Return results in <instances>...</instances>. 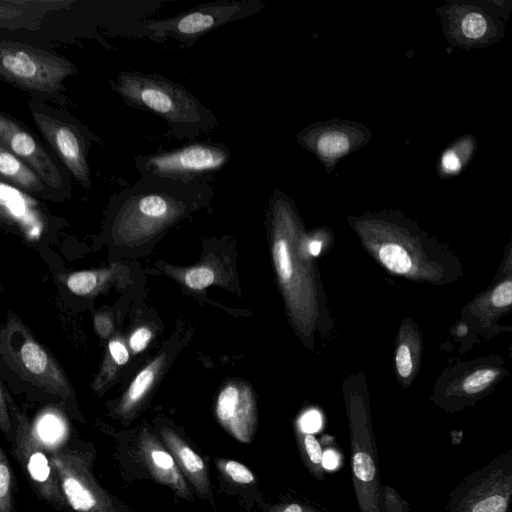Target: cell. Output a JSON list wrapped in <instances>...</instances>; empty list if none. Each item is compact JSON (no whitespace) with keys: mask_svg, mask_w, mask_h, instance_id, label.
Here are the masks:
<instances>
[{"mask_svg":"<svg viewBox=\"0 0 512 512\" xmlns=\"http://www.w3.org/2000/svg\"><path fill=\"white\" fill-rule=\"evenodd\" d=\"M110 85L127 105L166 121L180 139L194 138L215 123L211 112L185 87L161 75L124 71L111 79Z\"/></svg>","mask_w":512,"mask_h":512,"instance_id":"6da1fadb","label":"cell"},{"mask_svg":"<svg viewBox=\"0 0 512 512\" xmlns=\"http://www.w3.org/2000/svg\"><path fill=\"white\" fill-rule=\"evenodd\" d=\"M197 184L143 176L122 202L117 229L125 235H144L171 224L186 213Z\"/></svg>","mask_w":512,"mask_h":512,"instance_id":"7a4b0ae2","label":"cell"},{"mask_svg":"<svg viewBox=\"0 0 512 512\" xmlns=\"http://www.w3.org/2000/svg\"><path fill=\"white\" fill-rule=\"evenodd\" d=\"M77 73L68 59L50 51L21 42L0 43V77L37 100L56 97L64 80Z\"/></svg>","mask_w":512,"mask_h":512,"instance_id":"3957f363","label":"cell"},{"mask_svg":"<svg viewBox=\"0 0 512 512\" xmlns=\"http://www.w3.org/2000/svg\"><path fill=\"white\" fill-rule=\"evenodd\" d=\"M28 107L37 129L63 166L83 188L90 189L89 130L66 111L55 109L42 100L30 98Z\"/></svg>","mask_w":512,"mask_h":512,"instance_id":"277c9868","label":"cell"},{"mask_svg":"<svg viewBox=\"0 0 512 512\" xmlns=\"http://www.w3.org/2000/svg\"><path fill=\"white\" fill-rule=\"evenodd\" d=\"M508 376L505 360L497 354L456 361L439 374L433 397L448 408L472 404L491 393Z\"/></svg>","mask_w":512,"mask_h":512,"instance_id":"5b68a950","label":"cell"},{"mask_svg":"<svg viewBox=\"0 0 512 512\" xmlns=\"http://www.w3.org/2000/svg\"><path fill=\"white\" fill-rule=\"evenodd\" d=\"M352 480L359 512H383L382 487L373 432L364 406L348 411Z\"/></svg>","mask_w":512,"mask_h":512,"instance_id":"8992f818","label":"cell"},{"mask_svg":"<svg viewBox=\"0 0 512 512\" xmlns=\"http://www.w3.org/2000/svg\"><path fill=\"white\" fill-rule=\"evenodd\" d=\"M228 152L220 145L192 143L177 149L138 157L137 169L153 176L183 183H198L200 177L220 169Z\"/></svg>","mask_w":512,"mask_h":512,"instance_id":"52a82bcc","label":"cell"},{"mask_svg":"<svg viewBox=\"0 0 512 512\" xmlns=\"http://www.w3.org/2000/svg\"><path fill=\"white\" fill-rule=\"evenodd\" d=\"M67 503L78 512H117L110 495L95 479L88 454L68 448L50 456Z\"/></svg>","mask_w":512,"mask_h":512,"instance_id":"ba28073f","label":"cell"},{"mask_svg":"<svg viewBox=\"0 0 512 512\" xmlns=\"http://www.w3.org/2000/svg\"><path fill=\"white\" fill-rule=\"evenodd\" d=\"M0 145L33 169L53 194L71 193L73 177L68 169L60 167L35 135L3 111L0 112Z\"/></svg>","mask_w":512,"mask_h":512,"instance_id":"9c48e42d","label":"cell"},{"mask_svg":"<svg viewBox=\"0 0 512 512\" xmlns=\"http://www.w3.org/2000/svg\"><path fill=\"white\" fill-rule=\"evenodd\" d=\"M15 452L36 493L55 508H66L68 503L51 458L25 419L17 425Z\"/></svg>","mask_w":512,"mask_h":512,"instance_id":"30bf717a","label":"cell"},{"mask_svg":"<svg viewBox=\"0 0 512 512\" xmlns=\"http://www.w3.org/2000/svg\"><path fill=\"white\" fill-rule=\"evenodd\" d=\"M512 312V271L493 280L484 290L468 301L460 311L465 319L484 340L501 333H511L512 324L503 325L500 320Z\"/></svg>","mask_w":512,"mask_h":512,"instance_id":"8fae6325","label":"cell"},{"mask_svg":"<svg viewBox=\"0 0 512 512\" xmlns=\"http://www.w3.org/2000/svg\"><path fill=\"white\" fill-rule=\"evenodd\" d=\"M244 3H210L166 19L153 20L147 29L157 37H171L181 42H192L216 27L243 16Z\"/></svg>","mask_w":512,"mask_h":512,"instance_id":"7c38bea8","label":"cell"},{"mask_svg":"<svg viewBox=\"0 0 512 512\" xmlns=\"http://www.w3.org/2000/svg\"><path fill=\"white\" fill-rule=\"evenodd\" d=\"M215 411L221 426L235 440L243 444L253 441L258 417L250 391L236 385L226 386L217 398Z\"/></svg>","mask_w":512,"mask_h":512,"instance_id":"4fadbf2b","label":"cell"},{"mask_svg":"<svg viewBox=\"0 0 512 512\" xmlns=\"http://www.w3.org/2000/svg\"><path fill=\"white\" fill-rule=\"evenodd\" d=\"M364 130L349 123H329L310 129L303 142L317 157L332 165L365 140Z\"/></svg>","mask_w":512,"mask_h":512,"instance_id":"5bb4252c","label":"cell"},{"mask_svg":"<svg viewBox=\"0 0 512 512\" xmlns=\"http://www.w3.org/2000/svg\"><path fill=\"white\" fill-rule=\"evenodd\" d=\"M138 452L155 481L171 488L179 498L192 500L186 479L172 453L155 435L143 431L138 441Z\"/></svg>","mask_w":512,"mask_h":512,"instance_id":"9a60e30c","label":"cell"},{"mask_svg":"<svg viewBox=\"0 0 512 512\" xmlns=\"http://www.w3.org/2000/svg\"><path fill=\"white\" fill-rule=\"evenodd\" d=\"M446 21L449 39L463 47L488 43L496 36L492 18L476 6L456 4L446 11Z\"/></svg>","mask_w":512,"mask_h":512,"instance_id":"2e32d148","label":"cell"},{"mask_svg":"<svg viewBox=\"0 0 512 512\" xmlns=\"http://www.w3.org/2000/svg\"><path fill=\"white\" fill-rule=\"evenodd\" d=\"M161 436L185 479L192 484L199 497L215 508L209 469L203 457L172 429L163 428Z\"/></svg>","mask_w":512,"mask_h":512,"instance_id":"e0dca14e","label":"cell"},{"mask_svg":"<svg viewBox=\"0 0 512 512\" xmlns=\"http://www.w3.org/2000/svg\"><path fill=\"white\" fill-rule=\"evenodd\" d=\"M221 481L238 497L247 512L260 510L267 503L260 482L245 464L228 458L214 459Z\"/></svg>","mask_w":512,"mask_h":512,"instance_id":"ac0fdd59","label":"cell"},{"mask_svg":"<svg viewBox=\"0 0 512 512\" xmlns=\"http://www.w3.org/2000/svg\"><path fill=\"white\" fill-rule=\"evenodd\" d=\"M0 174L1 181L24 192L42 197H51L53 195L51 190L33 169L1 145Z\"/></svg>","mask_w":512,"mask_h":512,"instance_id":"d6986e66","label":"cell"},{"mask_svg":"<svg viewBox=\"0 0 512 512\" xmlns=\"http://www.w3.org/2000/svg\"><path fill=\"white\" fill-rule=\"evenodd\" d=\"M422 350L421 332L413 322L407 321L401 329L395 355L397 373L404 383L410 384L415 378L420 367Z\"/></svg>","mask_w":512,"mask_h":512,"instance_id":"ffe728a7","label":"cell"},{"mask_svg":"<svg viewBox=\"0 0 512 512\" xmlns=\"http://www.w3.org/2000/svg\"><path fill=\"white\" fill-rule=\"evenodd\" d=\"M476 149L473 135H464L447 147L439 157L437 170L442 178L458 175L469 163Z\"/></svg>","mask_w":512,"mask_h":512,"instance_id":"44dd1931","label":"cell"},{"mask_svg":"<svg viewBox=\"0 0 512 512\" xmlns=\"http://www.w3.org/2000/svg\"><path fill=\"white\" fill-rule=\"evenodd\" d=\"M295 437L300 458L310 472L319 481L325 478L324 453L315 435L305 430L299 421L295 424Z\"/></svg>","mask_w":512,"mask_h":512,"instance_id":"7402d4cb","label":"cell"},{"mask_svg":"<svg viewBox=\"0 0 512 512\" xmlns=\"http://www.w3.org/2000/svg\"><path fill=\"white\" fill-rule=\"evenodd\" d=\"M159 363L160 359L155 360L133 380L121 405L123 412L130 411L144 397L155 379Z\"/></svg>","mask_w":512,"mask_h":512,"instance_id":"603a6c76","label":"cell"},{"mask_svg":"<svg viewBox=\"0 0 512 512\" xmlns=\"http://www.w3.org/2000/svg\"><path fill=\"white\" fill-rule=\"evenodd\" d=\"M448 336L447 343L456 344V349L460 355L473 349L482 339L471 325L461 317L451 324Z\"/></svg>","mask_w":512,"mask_h":512,"instance_id":"cb8c5ba5","label":"cell"},{"mask_svg":"<svg viewBox=\"0 0 512 512\" xmlns=\"http://www.w3.org/2000/svg\"><path fill=\"white\" fill-rule=\"evenodd\" d=\"M0 512H14L12 469L3 448H0Z\"/></svg>","mask_w":512,"mask_h":512,"instance_id":"d4e9b609","label":"cell"},{"mask_svg":"<svg viewBox=\"0 0 512 512\" xmlns=\"http://www.w3.org/2000/svg\"><path fill=\"white\" fill-rule=\"evenodd\" d=\"M21 360L28 371L33 374L45 372L48 366V356L35 342L28 341L21 348Z\"/></svg>","mask_w":512,"mask_h":512,"instance_id":"484cf974","label":"cell"},{"mask_svg":"<svg viewBox=\"0 0 512 512\" xmlns=\"http://www.w3.org/2000/svg\"><path fill=\"white\" fill-rule=\"evenodd\" d=\"M273 258L278 276L283 282H287L293 273V263L289 245L285 238H275L273 244Z\"/></svg>","mask_w":512,"mask_h":512,"instance_id":"4316f807","label":"cell"},{"mask_svg":"<svg viewBox=\"0 0 512 512\" xmlns=\"http://www.w3.org/2000/svg\"><path fill=\"white\" fill-rule=\"evenodd\" d=\"M99 281V274L92 271L73 273L67 279L68 288L77 295H87L94 290Z\"/></svg>","mask_w":512,"mask_h":512,"instance_id":"83f0119b","label":"cell"},{"mask_svg":"<svg viewBox=\"0 0 512 512\" xmlns=\"http://www.w3.org/2000/svg\"><path fill=\"white\" fill-rule=\"evenodd\" d=\"M260 512H322L316 507L289 497L283 498L277 503H265Z\"/></svg>","mask_w":512,"mask_h":512,"instance_id":"f1b7e54d","label":"cell"},{"mask_svg":"<svg viewBox=\"0 0 512 512\" xmlns=\"http://www.w3.org/2000/svg\"><path fill=\"white\" fill-rule=\"evenodd\" d=\"M215 275L213 270L208 267H197L190 269L185 275V283L188 287L201 290L211 285Z\"/></svg>","mask_w":512,"mask_h":512,"instance_id":"f546056e","label":"cell"},{"mask_svg":"<svg viewBox=\"0 0 512 512\" xmlns=\"http://www.w3.org/2000/svg\"><path fill=\"white\" fill-rule=\"evenodd\" d=\"M383 512H403V505L398 493L389 486L382 487Z\"/></svg>","mask_w":512,"mask_h":512,"instance_id":"4dcf8cb0","label":"cell"},{"mask_svg":"<svg viewBox=\"0 0 512 512\" xmlns=\"http://www.w3.org/2000/svg\"><path fill=\"white\" fill-rule=\"evenodd\" d=\"M506 500L499 495L491 496L476 504L472 512H505Z\"/></svg>","mask_w":512,"mask_h":512,"instance_id":"1f68e13d","label":"cell"},{"mask_svg":"<svg viewBox=\"0 0 512 512\" xmlns=\"http://www.w3.org/2000/svg\"><path fill=\"white\" fill-rule=\"evenodd\" d=\"M512 271V236L505 248L503 249V254L501 257V261L498 265L497 271L494 275L493 280H496L505 274Z\"/></svg>","mask_w":512,"mask_h":512,"instance_id":"d6a6232c","label":"cell"},{"mask_svg":"<svg viewBox=\"0 0 512 512\" xmlns=\"http://www.w3.org/2000/svg\"><path fill=\"white\" fill-rule=\"evenodd\" d=\"M152 333L147 328L137 329L130 338V346L134 352L144 350L150 342Z\"/></svg>","mask_w":512,"mask_h":512,"instance_id":"836d02e7","label":"cell"},{"mask_svg":"<svg viewBox=\"0 0 512 512\" xmlns=\"http://www.w3.org/2000/svg\"><path fill=\"white\" fill-rule=\"evenodd\" d=\"M109 351L113 360L118 365H124L129 360V353L126 347L119 341H111L109 343Z\"/></svg>","mask_w":512,"mask_h":512,"instance_id":"e575fe53","label":"cell"},{"mask_svg":"<svg viewBox=\"0 0 512 512\" xmlns=\"http://www.w3.org/2000/svg\"><path fill=\"white\" fill-rule=\"evenodd\" d=\"M298 421L305 430L312 432L319 427L321 417L317 411H310L304 414Z\"/></svg>","mask_w":512,"mask_h":512,"instance_id":"d590c367","label":"cell"},{"mask_svg":"<svg viewBox=\"0 0 512 512\" xmlns=\"http://www.w3.org/2000/svg\"><path fill=\"white\" fill-rule=\"evenodd\" d=\"M0 424H1V429L3 430V432H5V433L9 432V430H10L9 416H8V412L6 410L5 399H4V395L2 392H1V397H0Z\"/></svg>","mask_w":512,"mask_h":512,"instance_id":"8d00e7d4","label":"cell"},{"mask_svg":"<svg viewBox=\"0 0 512 512\" xmlns=\"http://www.w3.org/2000/svg\"><path fill=\"white\" fill-rule=\"evenodd\" d=\"M96 327L98 332L102 336H107L110 333L111 324L105 317L98 316L95 319Z\"/></svg>","mask_w":512,"mask_h":512,"instance_id":"74e56055","label":"cell"},{"mask_svg":"<svg viewBox=\"0 0 512 512\" xmlns=\"http://www.w3.org/2000/svg\"><path fill=\"white\" fill-rule=\"evenodd\" d=\"M321 250V242L320 241H311L309 244V252L313 256H317Z\"/></svg>","mask_w":512,"mask_h":512,"instance_id":"f35d334b","label":"cell"}]
</instances>
